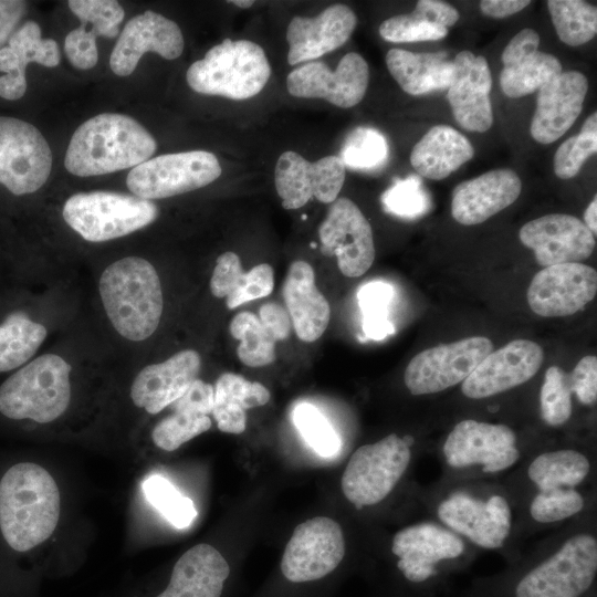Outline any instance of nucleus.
I'll return each mask as SVG.
<instances>
[{
  "label": "nucleus",
  "instance_id": "nucleus-60",
  "mask_svg": "<svg viewBox=\"0 0 597 597\" xmlns=\"http://www.w3.org/2000/svg\"><path fill=\"white\" fill-rule=\"evenodd\" d=\"M583 222L591 231V233L596 235L597 233V198L596 196L586 208L584 212Z\"/></svg>",
  "mask_w": 597,
  "mask_h": 597
},
{
  "label": "nucleus",
  "instance_id": "nucleus-16",
  "mask_svg": "<svg viewBox=\"0 0 597 597\" xmlns=\"http://www.w3.org/2000/svg\"><path fill=\"white\" fill-rule=\"evenodd\" d=\"M344 181L345 166L334 155L311 163L289 150L280 155L274 169L275 189L285 209H298L312 198L332 203Z\"/></svg>",
  "mask_w": 597,
  "mask_h": 597
},
{
  "label": "nucleus",
  "instance_id": "nucleus-55",
  "mask_svg": "<svg viewBox=\"0 0 597 597\" xmlns=\"http://www.w3.org/2000/svg\"><path fill=\"white\" fill-rule=\"evenodd\" d=\"M540 35L533 29H523L517 32L502 52L504 66H510L533 55L538 51Z\"/></svg>",
  "mask_w": 597,
  "mask_h": 597
},
{
  "label": "nucleus",
  "instance_id": "nucleus-1",
  "mask_svg": "<svg viewBox=\"0 0 597 597\" xmlns=\"http://www.w3.org/2000/svg\"><path fill=\"white\" fill-rule=\"evenodd\" d=\"M60 516V492L41 465L21 462L0 480V530L8 545L27 552L54 532Z\"/></svg>",
  "mask_w": 597,
  "mask_h": 597
},
{
  "label": "nucleus",
  "instance_id": "nucleus-28",
  "mask_svg": "<svg viewBox=\"0 0 597 597\" xmlns=\"http://www.w3.org/2000/svg\"><path fill=\"white\" fill-rule=\"evenodd\" d=\"M283 297L296 336L303 342H315L328 326L331 307L315 284L310 263L294 261L283 283Z\"/></svg>",
  "mask_w": 597,
  "mask_h": 597
},
{
  "label": "nucleus",
  "instance_id": "nucleus-34",
  "mask_svg": "<svg viewBox=\"0 0 597 597\" xmlns=\"http://www.w3.org/2000/svg\"><path fill=\"white\" fill-rule=\"evenodd\" d=\"M590 463L576 450H556L537 455L528 467V478L540 490L574 488L587 476Z\"/></svg>",
  "mask_w": 597,
  "mask_h": 597
},
{
  "label": "nucleus",
  "instance_id": "nucleus-11",
  "mask_svg": "<svg viewBox=\"0 0 597 597\" xmlns=\"http://www.w3.org/2000/svg\"><path fill=\"white\" fill-rule=\"evenodd\" d=\"M492 350L493 343L483 336L427 348L407 365L405 385L416 396L446 390L463 383Z\"/></svg>",
  "mask_w": 597,
  "mask_h": 597
},
{
  "label": "nucleus",
  "instance_id": "nucleus-51",
  "mask_svg": "<svg viewBox=\"0 0 597 597\" xmlns=\"http://www.w3.org/2000/svg\"><path fill=\"white\" fill-rule=\"evenodd\" d=\"M244 272L240 258L231 251L218 259L210 280L211 293L219 298L228 297L242 283Z\"/></svg>",
  "mask_w": 597,
  "mask_h": 597
},
{
  "label": "nucleus",
  "instance_id": "nucleus-24",
  "mask_svg": "<svg viewBox=\"0 0 597 597\" xmlns=\"http://www.w3.org/2000/svg\"><path fill=\"white\" fill-rule=\"evenodd\" d=\"M464 544L452 532L432 523H419L397 532L391 552L399 558L397 567L412 583L433 576L440 561L459 557Z\"/></svg>",
  "mask_w": 597,
  "mask_h": 597
},
{
  "label": "nucleus",
  "instance_id": "nucleus-13",
  "mask_svg": "<svg viewBox=\"0 0 597 597\" xmlns=\"http://www.w3.org/2000/svg\"><path fill=\"white\" fill-rule=\"evenodd\" d=\"M321 251L336 255L339 271L348 277L366 273L375 260L370 223L358 206L346 197L337 198L318 228Z\"/></svg>",
  "mask_w": 597,
  "mask_h": 597
},
{
  "label": "nucleus",
  "instance_id": "nucleus-14",
  "mask_svg": "<svg viewBox=\"0 0 597 597\" xmlns=\"http://www.w3.org/2000/svg\"><path fill=\"white\" fill-rule=\"evenodd\" d=\"M368 82L366 60L349 52L341 59L335 71L320 61L294 69L286 77V88L294 97L323 98L337 107L349 108L364 98Z\"/></svg>",
  "mask_w": 597,
  "mask_h": 597
},
{
  "label": "nucleus",
  "instance_id": "nucleus-4",
  "mask_svg": "<svg viewBox=\"0 0 597 597\" xmlns=\"http://www.w3.org/2000/svg\"><path fill=\"white\" fill-rule=\"evenodd\" d=\"M71 365L43 354L18 368L0 386V413L11 420L48 423L67 409Z\"/></svg>",
  "mask_w": 597,
  "mask_h": 597
},
{
  "label": "nucleus",
  "instance_id": "nucleus-45",
  "mask_svg": "<svg viewBox=\"0 0 597 597\" xmlns=\"http://www.w3.org/2000/svg\"><path fill=\"white\" fill-rule=\"evenodd\" d=\"M541 416L552 427L564 425L572 416V389L568 374L558 366L545 371L540 392Z\"/></svg>",
  "mask_w": 597,
  "mask_h": 597
},
{
  "label": "nucleus",
  "instance_id": "nucleus-44",
  "mask_svg": "<svg viewBox=\"0 0 597 597\" xmlns=\"http://www.w3.org/2000/svg\"><path fill=\"white\" fill-rule=\"evenodd\" d=\"M293 422L307 444L321 457H333L341 440L327 418L315 406L303 402L293 410Z\"/></svg>",
  "mask_w": 597,
  "mask_h": 597
},
{
  "label": "nucleus",
  "instance_id": "nucleus-49",
  "mask_svg": "<svg viewBox=\"0 0 597 597\" xmlns=\"http://www.w3.org/2000/svg\"><path fill=\"white\" fill-rule=\"evenodd\" d=\"M381 202L388 212L400 217H416L427 208L425 191L416 176L397 180L384 192Z\"/></svg>",
  "mask_w": 597,
  "mask_h": 597
},
{
  "label": "nucleus",
  "instance_id": "nucleus-27",
  "mask_svg": "<svg viewBox=\"0 0 597 597\" xmlns=\"http://www.w3.org/2000/svg\"><path fill=\"white\" fill-rule=\"evenodd\" d=\"M521 191L522 181L514 170H490L454 187L451 214L460 224H479L515 202Z\"/></svg>",
  "mask_w": 597,
  "mask_h": 597
},
{
  "label": "nucleus",
  "instance_id": "nucleus-37",
  "mask_svg": "<svg viewBox=\"0 0 597 597\" xmlns=\"http://www.w3.org/2000/svg\"><path fill=\"white\" fill-rule=\"evenodd\" d=\"M231 335L240 341L237 354L241 363L249 367L272 364L275 356V341L262 325L258 315L241 312L230 322Z\"/></svg>",
  "mask_w": 597,
  "mask_h": 597
},
{
  "label": "nucleus",
  "instance_id": "nucleus-2",
  "mask_svg": "<svg viewBox=\"0 0 597 597\" xmlns=\"http://www.w3.org/2000/svg\"><path fill=\"white\" fill-rule=\"evenodd\" d=\"M156 147L154 137L134 118L102 113L74 132L64 165L75 176L104 175L138 166L150 158Z\"/></svg>",
  "mask_w": 597,
  "mask_h": 597
},
{
  "label": "nucleus",
  "instance_id": "nucleus-21",
  "mask_svg": "<svg viewBox=\"0 0 597 597\" xmlns=\"http://www.w3.org/2000/svg\"><path fill=\"white\" fill-rule=\"evenodd\" d=\"M184 44L181 30L175 21L146 11L125 24L112 51L109 66L116 75L127 76L146 52L175 60L181 55Z\"/></svg>",
  "mask_w": 597,
  "mask_h": 597
},
{
  "label": "nucleus",
  "instance_id": "nucleus-43",
  "mask_svg": "<svg viewBox=\"0 0 597 597\" xmlns=\"http://www.w3.org/2000/svg\"><path fill=\"white\" fill-rule=\"evenodd\" d=\"M597 151V113L590 114L578 135L566 139L554 155V172L561 179L575 177L586 159Z\"/></svg>",
  "mask_w": 597,
  "mask_h": 597
},
{
  "label": "nucleus",
  "instance_id": "nucleus-25",
  "mask_svg": "<svg viewBox=\"0 0 597 597\" xmlns=\"http://www.w3.org/2000/svg\"><path fill=\"white\" fill-rule=\"evenodd\" d=\"M357 24L346 4H332L314 18L295 15L286 30L287 62L295 65L321 57L347 42Z\"/></svg>",
  "mask_w": 597,
  "mask_h": 597
},
{
  "label": "nucleus",
  "instance_id": "nucleus-50",
  "mask_svg": "<svg viewBox=\"0 0 597 597\" xmlns=\"http://www.w3.org/2000/svg\"><path fill=\"white\" fill-rule=\"evenodd\" d=\"M274 287V271L261 263L244 273L240 286L227 297V306L233 310L243 303L270 295Z\"/></svg>",
  "mask_w": 597,
  "mask_h": 597
},
{
  "label": "nucleus",
  "instance_id": "nucleus-46",
  "mask_svg": "<svg viewBox=\"0 0 597 597\" xmlns=\"http://www.w3.org/2000/svg\"><path fill=\"white\" fill-rule=\"evenodd\" d=\"M584 507L583 496L573 488L540 490L530 505L531 516L540 523L568 519Z\"/></svg>",
  "mask_w": 597,
  "mask_h": 597
},
{
  "label": "nucleus",
  "instance_id": "nucleus-54",
  "mask_svg": "<svg viewBox=\"0 0 597 597\" xmlns=\"http://www.w3.org/2000/svg\"><path fill=\"white\" fill-rule=\"evenodd\" d=\"M213 400V387L197 378L187 391L170 406L172 409L186 408L208 416L212 412Z\"/></svg>",
  "mask_w": 597,
  "mask_h": 597
},
{
  "label": "nucleus",
  "instance_id": "nucleus-15",
  "mask_svg": "<svg viewBox=\"0 0 597 597\" xmlns=\"http://www.w3.org/2000/svg\"><path fill=\"white\" fill-rule=\"evenodd\" d=\"M442 451L450 467L480 464L486 473L503 471L520 458L516 437L510 427L472 419L462 420L453 427Z\"/></svg>",
  "mask_w": 597,
  "mask_h": 597
},
{
  "label": "nucleus",
  "instance_id": "nucleus-3",
  "mask_svg": "<svg viewBox=\"0 0 597 597\" xmlns=\"http://www.w3.org/2000/svg\"><path fill=\"white\" fill-rule=\"evenodd\" d=\"M98 290L107 317L119 335L139 342L155 333L164 298L150 262L139 256L113 262L103 271Z\"/></svg>",
  "mask_w": 597,
  "mask_h": 597
},
{
  "label": "nucleus",
  "instance_id": "nucleus-35",
  "mask_svg": "<svg viewBox=\"0 0 597 597\" xmlns=\"http://www.w3.org/2000/svg\"><path fill=\"white\" fill-rule=\"evenodd\" d=\"M561 73L562 64L556 56L537 51L516 64L503 66L500 86L507 97L520 98L538 91Z\"/></svg>",
  "mask_w": 597,
  "mask_h": 597
},
{
  "label": "nucleus",
  "instance_id": "nucleus-7",
  "mask_svg": "<svg viewBox=\"0 0 597 597\" xmlns=\"http://www.w3.org/2000/svg\"><path fill=\"white\" fill-rule=\"evenodd\" d=\"M410 458V447L396 433L359 447L342 475L345 498L356 509L381 502L406 472Z\"/></svg>",
  "mask_w": 597,
  "mask_h": 597
},
{
  "label": "nucleus",
  "instance_id": "nucleus-17",
  "mask_svg": "<svg viewBox=\"0 0 597 597\" xmlns=\"http://www.w3.org/2000/svg\"><path fill=\"white\" fill-rule=\"evenodd\" d=\"M597 272L584 263H563L538 271L527 289L531 310L543 317L573 315L594 300Z\"/></svg>",
  "mask_w": 597,
  "mask_h": 597
},
{
  "label": "nucleus",
  "instance_id": "nucleus-41",
  "mask_svg": "<svg viewBox=\"0 0 597 597\" xmlns=\"http://www.w3.org/2000/svg\"><path fill=\"white\" fill-rule=\"evenodd\" d=\"M338 157L345 167L374 169L387 160L388 144L377 129L357 127L346 137Z\"/></svg>",
  "mask_w": 597,
  "mask_h": 597
},
{
  "label": "nucleus",
  "instance_id": "nucleus-23",
  "mask_svg": "<svg viewBox=\"0 0 597 597\" xmlns=\"http://www.w3.org/2000/svg\"><path fill=\"white\" fill-rule=\"evenodd\" d=\"M587 90L586 76L577 71L562 72L542 86L530 126L533 139L546 145L562 137L582 113Z\"/></svg>",
  "mask_w": 597,
  "mask_h": 597
},
{
  "label": "nucleus",
  "instance_id": "nucleus-42",
  "mask_svg": "<svg viewBox=\"0 0 597 597\" xmlns=\"http://www.w3.org/2000/svg\"><path fill=\"white\" fill-rule=\"evenodd\" d=\"M357 296L365 335L379 341L392 334L394 326L388 320V307L394 296L392 287L388 283L375 281L362 286Z\"/></svg>",
  "mask_w": 597,
  "mask_h": 597
},
{
  "label": "nucleus",
  "instance_id": "nucleus-57",
  "mask_svg": "<svg viewBox=\"0 0 597 597\" xmlns=\"http://www.w3.org/2000/svg\"><path fill=\"white\" fill-rule=\"evenodd\" d=\"M420 18L446 29L455 24L460 14L451 4L439 0H419L412 11Z\"/></svg>",
  "mask_w": 597,
  "mask_h": 597
},
{
  "label": "nucleus",
  "instance_id": "nucleus-53",
  "mask_svg": "<svg viewBox=\"0 0 597 597\" xmlns=\"http://www.w3.org/2000/svg\"><path fill=\"white\" fill-rule=\"evenodd\" d=\"M572 392L587 406L597 400V358L593 355L583 357L568 374Z\"/></svg>",
  "mask_w": 597,
  "mask_h": 597
},
{
  "label": "nucleus",
  "instance_id": "nucleus-56",
  "mask_svg": "<svg viewBox=\"0 0 597 597\" xmlns=\"http://www.w3.org/2000/svg\"><path fill=\"white\" fill-rule=\"evenodd\" d=\"M259 318L275 342L290 335L292 322L287 311L280 304L274 302L263 304L260 307Z\"/></svg>",
  "mask_w": 597,
  "mask_h": 597
},
{
  "label": "nucleus",
  "instance_id": "nucleus-22",
  "mask_svg": "<svg viewBox=\"0 0 597 597\" xmlns=\"http://www.w3.org/2000/svg\"><path fill=\"white\" fill-rule=\"evenodd\" d=\"M452 62L453 78L447 93L452 114L462 128L484 133L493 124L492 76L488 61L464 50Z\"/></svg>",
  "mask_w": 597,
  "mask_h": 597
},
{
  "label": "nucleus",
  "instance_id": "nucleus-47",
  "mask_svg": "<svg viewBox=\"0 0 597 597\" xmlns=\"http://www.w3.org/2000/svg\"><path fill=\"white\" fill-rule=\"evenodd\" d=\"M70 10L82 23L92 24L96 36L115 38L125 17L123 7L115 0H70Z\"/></svg>",
  "mask_w": 597,
  "mask_h": 597
},
{
  "label": "nucleus",
  "instance_id": "nucleus-31",
  "mask_svg": "<svg viewBox=\"0 0 597 597\" xmlns=\"http://www.w3.org/2000/svg\"><path fill=\"white\" fill-rule=\"evenodd\" d=\"M447 53H415L391 49L386 54V65L401 87L410 95H422L448 88L453 78V62Z\"/></svg>",
  "mask_w": 597,
  "mask_h": 597
},
{
  "label": "nucleus",
  "instance_id": "nucleus-61",
  "mask_svg": "<svg viewBox=\"0 0 597 597\" xmlns=\"http://www.w3.org/2000/svg\"><path fill=\"white\" fill-rule=\"evenodd\" d=\"M230 2L242 9H248L254 4V1L252 0H233Z\"/></svg>",
  "mask_w": 597,
  "mask_h": 597
},
{
  "label": "nucleus",
  "instance_id": "nucleus-18",
  "mask_svg": "<svg viewBox=\"0 0 597 597\" xmlns=\"http://www.w3.org/2000/svg\"><path fill=\"white\" fill-rule=\"evenodd\" d=\"M523 245L534 251L546 268L587 260L596 245L595 235L575 216L551 213L526 222L519 232Z\"/></svg>",
  "mask_w": 597,
  "mask_h": 597
},
{
  "label": "nucleus",
  "instance_id": "nucleus-26",
  "mask_svg": "<svg viewBox=\"0 0 597 597\" xmlns=\"http://www.w3.org/2000/svg\"><path fill=\"white\" fill-rule=\"evenodd\" d=\"M200 367V355L193 349L178 352L163 363L144 367L130 388L133 402L149 413L160 412L187 391Z\"/></svg>",
  "mask_w": 597,
  "mask_h": 597
},
{
  "label": "nucleus",
  "instance_id": "nucleus-39",
  "mask_svg": "<svg viewBox=\"0 0 597 597\" xmlns=\"http://www.w3.org/2000/svg\"><path fill=\"white\" fill-rule=\"evenodd\" d=\"M211 427L207 415L177 408L174 413L157 423L151 432L154 443L166 451L177 450L181 444L206 432Z\"/></svg>",
  "mask_w": 597,
  "mask_h": 597
},
{
  "label": "nucleus",
  "instance_id": "nucleus-19",
  "mask_svg": "<svg viewBox=\"0 0 597 597\" xmlns=\"http://www.w3.org/2000/svg\"><path fill=\"white\" fill-rule=\"evenodd\" d=\"M543 349L535 342L514 339L492 350L462 383V394L483 399L530 380L541 368Z\"/></svg>",
  "mask_w": 597,
  "mask_h": 597
},
{
  "label": "nucleus",
  "instance_id": "nucleus-5",
  "mask_svg": "<svg viewBox=\"0 0 597 597\" xmlns=\"http://www.w3.org/2000/svg\"><path fill=\"white\" fill-rule=\"evenodd\" d=\"M271 75L264 50L249 40H223L187 70L188 85L197 93L231 100L259 94Z\"/></svg>",
  "mask_w": 597,
  "mask_h": 597
},
{
  "label": "nucleus",
  "instance_id": "nucleus-58",
  "mask_svg": "<svg viewBox=\"0 0 597 597\" xmlns=\"http://www.w3.org/2000/svg\"><path fill=\"white\" fill-rule=\"evenodd\" d=\"M27 2L21 0H0V50L23 17Z\"/></svg>",
  "mask_w": 597,
  "mask_h": 597
},
{
  "label": "nucleus",
  "instance_id": "nucleus-52",
  "mask_svg": "<svg viewBox=\"0 0 597 597\" xmlns=\"http://www.w3.org/2000/svg\"><path fill=\"white\" fill-rule=\"evenodd\" d=\"M64 50L71 64L77 69L88 70L97 63L96 35L83 23L66 35Z\"/></svg>",
  "mask_w": 597,
  "mask_h": 597
},
{
  "label": "nucleus",
  "instance_id": "nucleus-36",
  "mask_svg": "<svg viewBox=\"0 0 597 597\" xmlns=\"http://www.w3.org/2000/svg\"><path fill=\"white\" fill-rule=\"evenodd\" d=\"M546 4L562 42L578 46L596 35V6L582 0H549Z\"/></svg>",
  "mask_w": 597,
  "mask_h": 597
},
{
  "label": "nucleus",
  "instance_id": "nucleus-29",
  "mask_svg": "<svg viewBox=\"0 0 597 597\" xmlns=\"http://www.w3.org/2000/svg\"><path fill=\"white\" fill-rule=\"evenodd\" d=\"M229 573L219 551L209 544L195 545L177 561L167 588L157 597H220Z\"/></svg>",
  "mask_w": 597,
  "mask_h": 597
},
{
  "label": "nucleus",
  "instance_id": "nucleus-9",
  "mask_svg": "<svg viewBox=\"0 0 597 597\" xmlns=\"http://www.w3.org/2000/svg\"><path fill=\"white\" fill-rule=\"evenodd\" d=\"M218 158L206 150L166 154L134 167L126 184L135 196L163 199L202 188L221 175Z\"/></svg>",
  "mask_w": 597,
  "mask_h": 597
},
{
  "label": "nucleus",
  "instance_id": "nucleus-38",
  "mask_svg": "<svg viewBox=\"0 0 597 597\" xmlns=\"http://www.w3.org/2000/svg\"><path fill=\"white\" fill-rule=\"evenodd\" d=\"M143 491L147 501L177 528L188 527L197 516L193 502L189 498L181 495L161 475L147 478L143 483Z\"/></svg>",
  "mask_w": 597,
  "mask_h": 597
},
{
  "label": "nucleus",
  "instance_id": "nucleus-6",
  "mask_svg": "<svg viewBox=\"0 0 597 597\" xmlns=\"http://www.w3.org/2000/svg\"><path fill=\"white\" fill-rule=\"evenodd\" d=\"M157 216L153 201L112 191L78 192L63 207L65 222L91 242L127 235L150 224Z\"/></svg>",
  "mask_w": 597,
  "mask_h": 597
},
{
  "label": "nucleus",
  "instance_id": "nucleus-20",
  "mask_svg": "<svg viewBox=\"0 0 597 597\" xmlns=\"http://www.w3.org/2000/svg\"><path fill=\"white\" fill-rule=\"evenodd\" d=\"M438 516L451 530L489 549L500 548L512 527L510 505L501 495L482 501L454 493L439 504Z\"/></svg>",
  "mask_w": 597,
  "mask_h": 597
},
{
  "label": "nucleus",
  "instance_id": "nucleus-33",
  "mask_svg": "<svg viewBox=\"0 0 597 597\" xmlns=\"http://www.w3.org/2000/svg\"><path fill=\"white\" fill-rule=\"evenodd\" d=\"M48 331L22 308H13L0 318V374L25 365L36 353Z\"/></svg>",
  "mask_w": 597,
  "mask_h": 597
},
{
  "label": "nucleus",
  "instance_id": "nucleus-59",
  "mask_svg": "<svg viewBox=\"0 0 597 597\" xmlns=\"http://www.w3.org/2000/svg\"><path fill=\"white\" fill-rule=\"evenodd\" d=\"M530 3L528 0H482L480 10L484 15L502 19L522 11Z\"/></svg>",
  "mask_w": 597,
  "mask_h": 597
},
{
  "label": "nucleus",
  "instance_id": "nucleus-12",
  "mask_svg": "<svg viewBox=\"0 0 597 597\" xmlns=\"http://www.w3.org/2000/svg\"><path fill=\"white\" fill-rule=\"evenodd\" d=\"M344 555L341 525L329 517L317 516L295 527L285 546L281 570L290 582H312L333 572Z\"/></svg>",
  "mask_w": 597,
  "mask_h": 597
},
{
  "label": "nucleus",
  "instance_id": "nucleus-8",
  "mask_svg": "<svg viewBox=\"0 0 597 597\" xmlns=\"http://www.w3.org/2000/svg\"><path fill=\"white\" fill-rule=\"evenodd\" d=\"M596 572L597 541L589 534H577L519 582L515 597H580Z\"/></svg>",
  "mask_w": 597,
  "mask_h": 597
},
{
  "label": "nucleus",
  "instance_id": "nucleus-48",
  "mask_svg": "<svg viewBox=\"0 0 597 597\" xmlns=\"http://www.w3.org/2000/svg\"><path fill=\"white\" fill-rule=\"evenodd\" d=\"M448 29L429 22L416 13L397 14L379 27L380 36L395 43L436 41L447 36Z\"/></svg>",
  "mask_w": 597,
  "mask_h": 597
},
{
  "label": "nucleus",
  "instance_id": "nucleus-40",
  "mask_svg": "<svg viewBox=\"0 0 597 597\" xmlns=\"http://www.w3.org/2000/svg\"><path fill=\"white\" fill-rule=\"evenodd\" d=\"M8 46L14 52L20 69L25 72L29 63L35 62L46 67L60 63V50L53 39H42L40 25L25 21L8 40Z\"/></svg>",
  "mask_w": 597,
  "mask_h": 597
},
{
  "label": "nucleus",
  "instance_id": "nucleus-30",
  "mask_svg": "<svg viewBox=\"0 0 597 597\" xmlns=\"http://www.w3.org/2000/svg\"><path fill=\"white\" fill-rule=\"evenodd\" d=\"M473 156L474 148L464 135L451 126L437 125L413 146L410 163L420 176L442 180Z\"/></svg>",
  "mask_w": 597,
  "mask_h": 597
},
{
  "label": "nucleus",
  "instance_id": "nucleus-10",
  "mask_svg": "<svg viewBox=\"0 0 597 597\" xmlns=\"http://www.w3.org/2000/svg\"><path fill=\"white\" fill-rule=\"evenodd\" d=\"M52 153L32 124L0 116V185L14 196L39 190L48 180Z\"/></svg>",
  "mask_w": 597,
  "mask_h": 597
},
{
  "label": "nucleus",
  "instance_id": "nucleus-32",
  "mask_svg": "<svg viewBox=\"0 0 597 597\" xmlns=\"http://www.w3.org/2000/svg\"><path fill=\"white\" fill-rule=\"evenodd\" d=\"M212 416L220 431L239 434L245 430V411L270 400L268 388L233 373H224L216 381Z\"/></svg>",
  "mask_w": 597,
  "mask_h": 597
}]
</instances>
